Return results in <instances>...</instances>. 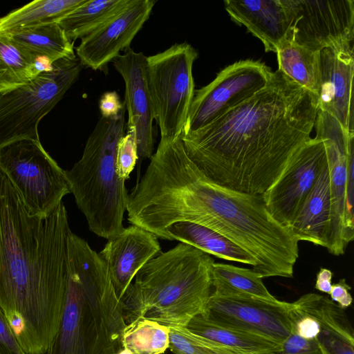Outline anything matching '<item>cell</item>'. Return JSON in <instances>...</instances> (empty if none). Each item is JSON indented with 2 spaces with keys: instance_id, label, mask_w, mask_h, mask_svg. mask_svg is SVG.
I'll use <instances>...</instances> for the list:
<instances>
[{
  "instance_id": "obj_1",
  "label": "cell",
  "mask_w": 354,
  "mask_h": 354,
  "mask_svg": "<svg viewBox=\"0 0 354 354\" xmlns=\"http://www.w3.org/2000/svg\"><path fill=\"white\" fill-rule=\"evenodd\" d=\"M137 225L165 239L178 222L201 225L224 236L256 260L262 279L291 278L299 240L268 212L261 196L234 191L208 179L187 156L181 141L153 155L133 194Z\"/></svg>"
},
{
  "instance_id": "obj_2",
  "label": "cell",
  "mask_w": 354,
  "mask_h": 354,
  "mask_svg": "<svg viewBox=\"0 0 354 354\" xmlns=\"http://www.w3.org/2000/svg\"><path fill=\"white\" fill-rule=\"evenodd\" d=\"M318 111L317 96L277 70L252 97L180 138L211 181L261 196L311 138Z\"/></svg>"
},
{
  "instance_id": "obj_3",
  "label": "cell",
  "mask_w": 354,
  "mask_h": 354,
  "mask_svg": "<svg viewBox=\"0 0 354 354\" xmlns=\"http://www.w3.org/2000/svg\"><path fill=\"white\" fill-rule=\"evenodd\" d=\"M71 231L62 202L31 213L0 169V308L28 354H44L58 328Z\"/></svg>"
},
{
  "instance_id": "obj_4",
  "label": "cell",
  "mask_w": 354,
  "mask_h": 354,
  "mask_svg": "<svg viewBox=\"0 0 354 354\" xmlns=\"http://www.w3.org/2000/svg\"><path fill=\"white\" fill-rule=\"evenodd\" d=\"M63 310L44 354H117L127 326L121 301L98 253L72 231Z\"/></svg>"
},
{
  "instance_id": "obj_5",
  "label": "cell",
  "mask_w": 354,
  "mask_h": 354,
  "mask_svg": "<svg viewBox=\"0 0 354 354\" xmlns=\"http://www.w3.org/2000/svg\"><path fill=\"white\" fill-rule=\"evenodd\" d=\"M210 254L180 243L147 262L120 298L127 324L145 317L185 327L203 314L212 292Z\"/></svg>"
},
{
  "instance_id": "obj_6",
  "label": "cell",
  "mask_w": 354,
  "mask_h": 354,
  "mask_svg": "<svg viewBox=\"0 0 354 354\" xmlns=\"http://www.w3.org/2000/svg\"><path fill=\"white\" fill-rule=\"evenodd\" d=\"M125 109L114 118L101 117L89 135L81 158L65 174L71 193L89 230L107 240L124 228L128 192L115 171L117 145L124 135Z\"/></svg>"
},
{
  "instance_id": "obj_7",
  "label": "cell",
  "mask_w": 354,
  "mask_h": 354,
  "mask_svg": "<svg viewBox=\"0 0 354 354\" xmlns=\"http://www.w3.org/2000/svg\"><path fill=\"white\" fill-rule=\"evenodd\" d=\"M82 65L77 56L60 59L28 83L0 94V147L39 140L38 124L76 82Z\"/></svg>"
},
{
  "instance_id": "obj_8",
  "label": "cell",
  "mask_w": 354,
  "mask_h": 354,
  "mask_svg": "<svg viewBox=\"0 0 354 354\" xmlns=\"http://www.w3.org/2000/svg\"><path fill=\"white\" fill-rule=\"evenodd\" d=\"M196 50L185 41L147 57V79L153 120L160 138L180 137L194 97Z\"/></svg>"
},
{
  "instance_id": "obj_9",
  "label": "cell",
  "mask_w": 354,
  "mask_h": 354,
  "mask_svg": "<svg viewBox=\"0 0 354 354\" xmlns=\"http://www.w3.org/2000/svg\"><path fill=\"white\" fill-rule=\"evenodd\" d=\"M314 127L324 141L329 171L331 212L325 248L338 256L354 238V132L319 110Z\"/></svg>"
},
{
  "instance_id": "obj_10",
  "label": "cell",
  "mask_w": 354,
  "mask_h": 354,
  "mask_svg": "<svg viewBox=\"0 0 354 354\" xmlns=\"http://www.w3.org/2000/svg\"><path fill=\"white\" fill-rule=\"evenodd\" d=\"M0 169L32 214H50L71 193L65 170L39 140L24 139L0 147Z\"/></svg>"
},
{
  "instance_id": "obj_11",
  "label": "cell",
  "mask_w": 354,
  "mask_h": 354,
  "mask_svg": "<svg viewBox=\"0 0 354 354\" xmlns=\"http://www.w3.org/2000/svg\"><path fill=\"white\" fill-rule=\"evenodd\" d=\"M272 71L263 62H236L207 85L195 90L181 135L194 132L244 102L268 82Z\"/></svg>"
},
{
  "instance_id": "obj_12",
  "label": "cell",
  "mask_w": 354,
  "mask_h": 354,
  "mask_svg": "<svg viewBox=\"0 0 354 354\" xmlns=\"http://www.w3.org/2000/svg\"><path fill=\"white\" fill-rule=\"evenodd\" d=\"M293 304L212 292L202 314L209 320L282 344L293 332Z\"/></svg>"
},
{
  "instance_id": "obj_13",
  "label": "cell",
  "mask_w": 354,
  "mask_h": 354,
  "mask_svg": "<svg viewBox=\"0 0 354 354\" xmlns=\"http://www.w3.org/2000/svg\"><path fill=\"white\" fill-rule=\"evenodd\" d=\"M291 21L287 40L309 50L351 44L353 0H287Z\"/></svg>"
},
{
  "instance_id": "obj_14",
  "label": "cell",
  "mask_w": 354,
  "mask_h": 354,
  "mask_svg": "<svg viewBox=\"0 0 354 354\" xmlns=\"http://www.w3.org/2000/svg\"><path fill=\"white\" fill-rule=\"evenodd\" d=\"M326 162L324 141L310 138L278 180L261 196L270 216L288 227L313 189Z\"/></svg>"
},
{
  "instance_id": "obj_15",
  "label": "cell",
  "mask_w": 354,
  "mask_h": 354,
  "mask_svg": "<svg viewBox=\"0 0 354 354\" xmlns=\"http://www.w3.org/2000/svg\"><path fill=\"white\" fill-rule=\"evenodd\" d=\"M156 3L154 0H131L120 13L81 39L76 55L82 66L97 71L129 48Z\"/></svg>"
},
{
  "instance_id": "obj_16",
  "label": "cell",
  "mask_w": 354,
  "mask_h": 354,
  "mask_svg": "<svg viewBox=\"0 0 354 354\" xmlns=\"http://www.w3.org/2000/svg\"><path fill=\"white\" fill-rule=\"evenodd\" d=\"M125 86L124 106L128 113L127 130L135 132L138 157L153 154V109L147 79V56L128 48L113 60Z\"/></svg>"
},
{
  "instance_id": "obj_17",
  "label": "cell",
  "mask_w": 354,
  "mask_h": 354,
  "mask_svg": "<svg viewBox=\"0 0 354 354\" xmlns=\"http://www.w3.org/2000/svg\"><path fill=\"white\" fill-rule=\"evenodd\" d=\"M319 110L334 117L348 132H354L352 99L354 53L352 44L320 51Z\"/></svg>"
},
{
  "instance_id": "obj_18",
  "label": "cell",
  "mask_w": 354,
  "mask_h": 354,
  "mask_svg": "<svg viewBox=\"0 0 354 354\" xmlns=\"http://www.w3.org/2000/svg\"><path fill=\"white\" fill-rule=\"evenodd\" d=\"M160 250L156 236L134 225L108 240L98 254L120 299L140 269Z\"/></svg>"
},
{
  "instance_id": "obj_19",
  "label": "cell",
  "mask_w": 354,
  "mask_h": 354,
  "mask_svg": "<svg viewBox=\"0 0 354 354\" xmlns=\"http://www.w3.org/2000/svg\"><path fill=\"white\" fill-rule=\"evenodd\" d=\"M231 19L259 39L266 52L276 53L288 39L291 15L287 0H225Z\"/></svg>"
},
{
  "instance_id": "obj_20",
  "label": "cell",
  "mask_w": 354,
  "mask_h": 354,
  "mask_svg": "<svg viewBox=\"0 0 354 354\" xmlns=\"http://www.w3.org/2000/svg\"><path fill=\"white\" fill-rule=\"evenodd\" d=\"M330 212L329 171L326 159L313 189L288 227L299 241L325 248Z\"/></svg>"
},
{
  "instance_id": "obj_21",
  "label": "cell",
  "mask_w": 354,
  "mask_h": 354,
  "mask_svg": "<svg viewBox=\"0 0 354 354\" xmlns=\"http://www.w3.org/2000/svg\"><path fill=\"white\" fill-rule=\"evenodd\" d=\"M165 240H177L209 254L254 268L256 260L241 247L216 231L190 222H178L169 226Z\"/></svg>"
},
{
  "instance_id": "obj_22",
  "label": "cell",
  "mask_w": 354,
  "mask_h": 354,
  "mask_svg": "<svg viewBox=\"0 0 354 354\" xmlns=\"http://www.w3.org/2000/svg\"><path fill=\"white\" fill-rule=\"evenodd\" d=\"M1 33L26 53L49 65L75 56L73 42L57 23Z\"/></svg>"
},
{
  "instance_id": "obj_23",
  "label": "cell",
  "mask_w": 354,
  "mask_h": 354,
  "mask_svg": "<svg viewBox=\"0 0 354 354\" xmlns=\"http://www.w3.org/2000/svg\"><path fill=\"white\" fill-rule=\"evenodd\" d=\"M191 332L245 354H277L281 344L244 330L216 324L202 314L185 326Z\"/></svg>"
},
{
  "instance_id": "obj_24",
  "label": "cell",
  "mask_w": 354,
  "mask_h": 354,
  "mask_svg": "<svg viewBox=\"0 0 354 354\" xmlns=\"http://www.w3.org/2000/svg\"><path fill=\"white\" fill-rule=\"evenodd\" d=\"M86 0H37L0 18V32L59 23Z\"/></svg>"
},
{
  "instance_id": "obj_25",
  "label": "cell",
  "mask_w": 354,
  "mask_h": 354,
  "mask_svg": "<svg viewBox=\"0 0 354 354\" xmlns=\"http://www.w3.org/2000/svg\"><path fill=\"white\" fill-rule=\"evenodd\" d=\"M52 65L26 53L0 32V94L28 83Z\"/></svg>"
},
{
  "instance_id": "obj_26",
  "label": "cell",
  "mask_w": 354,
  "mask_h": 354,
  "mask_svg": "<svg viewBox=\"0 0 354 354\" xmlns=\"http://www.w3.org/2000/svg\"><path fill=\"white\" fill-rule=\"evenodd\" d=\"M275 53L278 70L317 97L320 85V52L286 40Z\"/></svg>"
},
{
  "instance_id": "obj_27",
  "label": "cell",
  "mask_w": 354,
  "mask_h": 354,
  "mask_svg": "<svg viewBox=\"0 0 354 354\" xmlns=\"http://www.w3.org/2000/svg\"><path fill=\"white\" fill-rule=\"evenodd\" d=\"M131 0H86L59 25L72 41L88 35L123 10Z\"/></svg>"
},
{
  "instance_id": "obj_28",
  "label": "cell",
  "mask_w": 354,
  "mask_h": 354,
  "mask_svg": "<svg viewBox=\"0 0 354 354\" xmlns=\"http://www.w3.org/2000/svg\"><path fill=\"white\" fill-rule=\"evenodd\" d=\"M212 292L219 295H245L268 300L277 299L268 290L262 278L252 269L214 262Z\"/></svg>"
},
{
  "instance_id": "obj_29",
  "label": "cell",
  "mask_w": 354,
  "mask_h": 354,
  "mask_svg": "<svg viewBox=\"0 0 354 354\" xmlns=\"http://www.w3.org/2000/svg\"><path fill=\"white\" fill-rule=\"evenodd\" d=\"M169 327L140 317L127 324L122 346L132 354H163L169 348Z\"/></svg>"
},
{
  "instance_id": "obj_30",
  "label": "cell",
  "mask_w": 354,
  "mask_h": 354,
  "mask_svg": "<svg viewBox=\"0 0 354 354\" xmlns=\"http://www.w3.org/2000/svg\"><path fill=\"white\" fill-rule=\"evenodd\" d=\"M172 354H245L196 335L186 327H169Z\"/></svg>"
},
{
  "instance_id": "obj_31",
  "label": "cell",
  "mask_w": 354,
  "mask_h": 354,
  "mask_svg": "<svg viewBox=\"0 0 354 354\" xmlns=\"http://www.w3.org/2000/svg\"><path fill=\"white\" fill-rule=\"evenodd\" d=\"M135 132L127 130L119 140L115 155V171L120 179L125 181L129 178L138 158Z\"/></svg>"
},
{
  "instance_id": "obj_32",
  "label": "cell",
  "mask_w": 354,
  "mask_h": 354,
  "mask_svg": "<svg viewBox=\"0 0 354 354\" xmlns=\"http://www.w3.org/2000/svg\"><path fill=\"white\" fill-rule=\"evenodd\" d=\"M0 354H28L16 338L1 308Z\"/></svg>"
},
{
  "instance_id": "obj_33",
  "label": "cell",
  "mask_w": 354,
  "mask_h": 354,
  "mask_svg": "<svg viewBox=\"0 0 354 354\" xmlns=\"http://www.w3.org/2000/svg\"><path fill=\"white\" fill-rule=\"evenodd\" d=\"M294 306V305H293ZM294 332L306 339H316L319 333V326L313 317L298 312L295 307L292 310Z\"/></svg>"
},
{
  "instance_id": "obj_34",
  "label": "cell",
  "mask_w": 354,
  "mask_h": 354,
  "mask_svg": "<svg viewBox=\"0 0 354 354\" xmlns=\"http://www.w3.org/2000/svg\"><path fill=\"white\" fill-rule=\"evenodd\" d=\"M116 91H108L101 96L99 101V108L102 117L111 118L119 115L124 109Z\"/></svg>"
},
{
  "instance_id": "obj_35",
  "label": "cell",
  "mask_w": 354,
  "mask_h": 354,
  "mask_svg": "<svg viewBox=\"0 0 354 354\" xmlns=\"http://www.w3.org/2000/svg\"><path fill=\"white\" fill-rule=\"evenodd\" d=\"M350 290V286L344 279H342L337 283L332 284L329 293L330 299L334 302H337L339 307L345 309L350 306L353 301Z\"/></svg>"
},
{
  "instance_id": "obj_36",
  "label": "cell",
  "mask_w": 354,
  "mask_h": 354,
  "mask_svg": "<svg viewBox=\"0 0 354 354\" xmlns=\"http://www.w3.org/2000/svg\"><path fill=\"white\" fill-rule=\"evenodd\" d=\"M333 276V274L331 270L326 268H321L317 274L315 289L329 295L332 288Z\"/></svg>"
},
{
  "instance_id": "obj_37",
  "label": "cell",
  "mask_w": 354,
  "mask_h": 354,
  "mask_svg": "<svg viewBox=\"0 0 354 354\" xmlns=\"http://www.w3.org/2000/svg\"><path fill=\"white\" fill-rule=\"evenodd\" d=\"M117 354H132V353L127 349L122 348Z\"/></svg>"
},
{
  "instance_id": "obj_38",
  "label": "cell",
  "mask_w": 354,
  "mask_h": 354,
  "mask_svg": "<svg viewBox=\"0 0 354 354\" xmlns=\"http://www.w3.org/2000/svg\"><path fill=\"white\" fill-rule=\"evenodd\" d=\"M277 354H289V353H283L279 352Z\"/></svg>"
},
{
  "instance_id": "obj_39",
  "label": "cell",
  "mask_w": 354,
  "mask_h": 354,
  "mask_svg": "<svg viewBox=\"0 0 354 354\" xmlns=\"http://www.w3.org/2000/svg\"><path fill=\"white\" fill-rule=\"evenodd\" d=\"M163 354H165V353H163Z\"/></svg>"
}]
</instances>
